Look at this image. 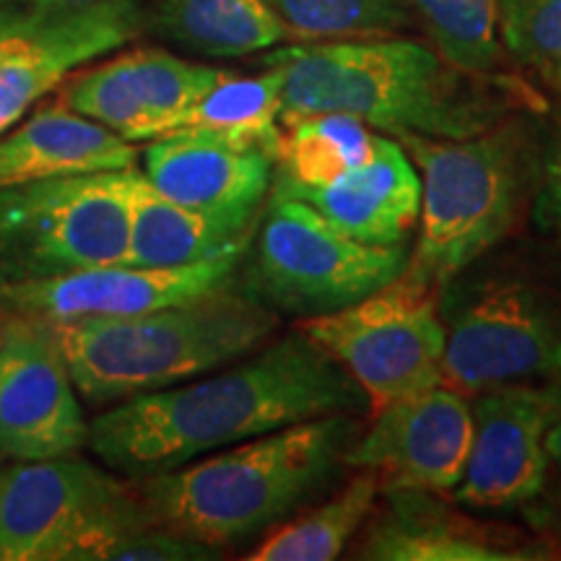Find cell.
<instances>
[{
	"label": "cell",
	"instance_id": "cell-26",
	"mask_svg": "<svg viewBox=\"0 0 561 561\" xmlns=\"http://www.w3.org/2000/svg\"><path fill=\"white\" fill-rule=\"evenodd\" d=\"M413 11L424 21L426 32L455 70L483 76L500 60V24L502 0H411Z\"/></svg>",
	"mask_w": 561,
	"mask_h": 561
},
{
	"label": "cell",
	"instance_id": "cell-27",
	"mask_svg": "<svg viewBox=\"0 0 561 561\" xmlns=\"http://www.w3.org/2000/svg\"><path fill=\"white\" fill-rule=\"evenodd\" d=\"M301 42L388 34L411 24V0H265Z\"/></svg>",
	"mask_w": 561,
	"mask_h": 561
},
{
	"label": "cell",
	"instance_id": "cell-31",
	"mask_svg": "<svg viewBox=\"0 0 561 561\" xmlns=\"http://www.w3.org/2000/svg\"><path fill=\"white\" fill-rule=\"evenodd\" d=\"M541 206L546 219L561 231V133L553 140L549 159H546V172H543V195Z\"/></svg>",
	"mask_w": 561,
	"mask_h": 561
},
{
	"label": "cell",
	"instance_id": "cell-4",
	"mask_svg": "<svg viewBox=\"0 0 561 561\" xmlns=\"http://www.w3.org/2000/svg\"><path fill=\"white\" fill-rule=\"evenodd\" d=\"M76 392L94 405L195 380L231 364L278 328L250 289H227L130 318L50 322Z\"/></svg>",
	"mask_w": 561,
	"mask_h": 561
},
{
	"label": "cell",
	"instance_id": "cell-32",
	"mask_svg": "<svg viewBox=\"0 0 561 561\" xmlns=\"http://www.w3.org/2000/svg\"><path fill=\"white\" fill-rule=\"evenodd\" d=\"M543 447H546V458H549V466H553V471H557L559 489H561V411L549 424V430H546Z\"/></svg>",
	"mask_w": 561,
	"mask_h": 561
},
{
	"label": "cell",
	"instance_id": "cell-13",
	"mask_svg": "<svg viewBox=\"0 0 561 561\" xmlns=\"http://www.w3.org/2000/svg\"><path fill=\"white\" fill-rule=\"evenodd\" d=\"M375 411L343 466L375 471L385 489L447 494L458 486L473 437V409L460 390L439 382Z\"/></svg>",
	"mask_w": 561,
	"mask_h": 561
},
{
	"label": "cell",
	"instance_id": "cell-35",
	"mask_svg": "<svg viewBox=\"0 0 561 561\" xmlns=\"http://www.w3.org/2000/svg\"><path fill=\"white\" fill-rule=\"evenodd\" d=\"M3 322H5V312L0 310V331H3Z\"/></svg>",
	"mask_w": 561,
	"mask_h": 561
},
{
	"label": "cell",
	"instance_id": "cell-15",
	"mask_svg": "<svg viewBox=\"0 0 561 561\" xmlns=\"http://www.w3.org/2000/svg\"><path fill=\"white\" fill-rule=\"evenodd\" d=\"M144 157L146 180L164 198L229 219H255L273 182L268 153L195 128L153 138Z\"/></svg>",
	"mask_w": 561,
	"mask_h": 561
},
{
	"label": "cell",
	"instance_id": "cell-19",
	"mask_svg": "<svg viewBox=\"0 0 561 561\" xmlns=\"http://www.w3.org/2000/svg\"><path fill=\"white\" fill-rule=\"evenodd\" d=\"M430 491L388 489L390 507L369 528L362 559L380 561H510L523 559L507 546L494 543L489 533L450 515Z\"/></svg>",
	"mask_w": 561,
	"mask_h": 561
},
{
	"label": "cell",
	"instance_id": "cell-34",
	"mask_svg": "<svg viewBox=\"0 0 561 561\" xmlns=\"http://www.w3.org/2000/svg\"><path fill=\"white\" fill-rule=\"evenodd\" d=\"M13 32H19V30H13V26H5V24H0V39H3V37H9V34H13Z\"/></svg>",
	"mask_w": 561,
	"mask_h": 561
},
{
	"label": "cell",
	"instance_id": "cell-3",
	"mask_svg": "<svg viewBox=\"0 0 561 561\" xmlns=\"http://www.w3.org/2000/svg\"><path fill=\"white\" fill-rule=\"evenodd\" d=\"M263 62L280 76V123L335 112L390 136L430 138H471L494 123L460 70L416 39L305 42Z\"/></svg>",
	"mask_w": 561,
	"mask_h": 561
},
{
	"label": "cell",
	"instance_id": "cell-33",
	"mask_svg": "<svg viewBox=\"0 0 561 561\" xmlns=\"http://www.w3.org/2000/svg\"><path fill=\"white\" fill-rule=\"evenodd\" d=\"M26 5H30V0H0V24L21 30L24 26Z\"/></svg>",
	"mask_w": 561,
	"mask_h": 561
},
{
	"label": "cell",
	"instance_id": "cell-18",
	"mask_svg": "<svg viewBox=\"0 0 561 561\" xmlns=\"http://www.w3.org/2000/svg\"><path fill=\"white\" fill-rule=\"evenodd\" d=\"M130 195V265H187L248 248L255 234L252 219L203 214L164 198L146 174L125 170Z\"/></svg>",
	"mask_w": 561,
	"mask_h": 561
},
{
	"label": "cell",
	"instance_id": "cell-14",
	"mask_svg": "<svg viewBox=\"0 0 561 561\" xmlns=\"http://www.w3.org/2000/svg\"><path fill=\"white\" fill-rule=\"evenodd\" d=\"M559 411L557 388L507 385L481 392L455 502L471 510H510L536 500L549 471L546 430Z\"/></svg>",
	"mask_w": 561,
	"mask_h": 561
},
{
	"label": "cell",
	"instance_id": "cell-23",
	"mask_svg": "<svg viewBox=\"0 0 561 561\" xmlns=\"http://www.w3.org/2000/svg\"><path fill=\"white\" fill-rule=\"evenodd\" d=\"M280 76L265 68L261 76H231L219 81L195 104L182 128L214 133L229 144L261 149L276 159L280 140Z\"/></svg>",
	"mask_w": 561,
	"mask_h": 561
},
{
	"label": "cell",
	"instance_id": "cell-2",
	"mask_svg": "<svg viewBox=\"0 0 561 561\" xmlns=\"http://www.w3.org/2000/svg\"><path fill=\"white\" fill-rule=\"evenodd\" d=\"M356 413L261 434L140 481L149 515L182 538L224 549L261 536L320 494L359 437Z\"/></svg>",
	"mask_w": 561,
	"mask_h": 561
},
{
	"label": "cell",
	"instance_id": "cell-9",
	"mask_svg": "<svg viewBox=\"0 0 561 561\" xmlns=\"http://www.w3.org/2000/svg\"><path fill=\"white\" fill-rule=\"evenodd\" d=\"M362 385L371 409L442 382L445 325L434 289L409 271L299 328Z\"/></svg>",
	"mask_w": 561,
	"mask_h": 561
},
{
	"label": "cell",
	"instance_id": "cell-12",
	"mask_svg": "<svg viewBox=\"0 0 561 561\" xmlns=\"http://www.w3.org/2000/svg\"><path fill=\"white\" fill-rule=\"evenodd\" d=\"M248 248L187 265H100L37 284L0 286V310L42 322L130 318L234 284Z\"/></svg>",
	"mask_w": 561,
	"mask_h": 561
},
{
	"label": "cell",
	"instance_id": "cell-7",
	"mask_svg": "<svg viewBox=\"0 0 561 561\" xmlns=\"http://www.w3.org/2000/svg\"><path fill=\"white\" fill-rule=\"evenodd\" d=\"M146 512L138 491L76 453L16 462L0 473V561H96Z\"/></svg>",
	"mask_w": 561,
	"mask_h": 561
},
{
	"label": "cell",
	"instance_id": "cell-10",
	"mask_svg": "<svg viewBox=\"0 0 561 561\" xmlns=\"http://www.w3.org/2000/svg\"><path fill=\"white\" fill-rule=\"evenodd\" d=\"M442 325V382L455 390L561 380V314L523 280L450 291Z\"/></svg>",
	"mask_w": 561,
	"mask_h": 561
},
{
	"label": "cell",
	"instance_id": "cell-17",
	"mask_svg": "<svg viewBox=\"0 0 561 561\" xmlns=\"http://www.w3.org/2000/svg\"><path fill=\"white\" fill-rule=\"evenodd\" d=\"M130 140L66 104H45L19 128L0 136V187L136 167Z\"/></svg>",
	"mask_w": 561,
	"mask_h": 561
},
{
	"label": "cell",
	"instance_id": "cell-22",
	"mask_svg": "<svg viewBox=\"0 0 561 561\" xmlns=\"http://www.w3.org/2000/svg\"><path fill=\"white\" fill-rule=\"evenodd\" d=\"M382 481L375 471L354 476L339 494L291 523L278 525L255 546L250 561H328L341 557L354 533L367 520Z\"/></svg>",
	"mask_w": 561,
	"mask_h": 561
},
{
	"label": "cell",
	"instance_id": "cell-16",
	"mask_svg": "<svg viewBox=\"0 0 561 561\" xmlns=\"http://www.w3.org/2000/svg\"><path fill=\"white\" fill-rule=\"evenodd\" d=\"M346 234L371 244H403L419 221L421 180L398 138H380L364 164L294 195Z\"/></svg>",
	"mask_w": 561,
	"mask_h": 561
},
{
	"label": "cell",
	"instance_id": "cell-5",
	"mask_svg": "<svg viewBox=\"0 0 561 561\" xmlns=\"http://www.w3.org/2000/svg\"><path fill=\"white\" fill-rule=\"evenodd\" d=\"M421 180V231L405 271L434 291L512 229L525 198V153L510 130L471 138L396 136Z\"/></svg>",
	"mask_w": 561,
	"mask_h": 561
},
{
	"label": "cell",
	"instance_id": "cell-28",
	"mask_svg": "<svg viewBox=\"0 0 561 561\" xmlns=\"http://www.w3.org/2000/svg\"><path fill=\"white\" fill-rule=\"evenodd\" d=\"M73 68L76 60L68 53L24 30L0 39V136Z\"/></svg>",
	"mask_w": 561,
	"mask_h": 561
},
{
	"label": "cell",
	"instance_id": "cell-25",
	"mask_svg": "<svg viewBox=\"0 0 561 561\" xmlns=\"http://www.w3.org/2000/svg\"><path fill=\"white\" fill-rule=\"evenodd\" d=\"M121 60L149 117L153 138L180 130L201 96L221 76V70L182 60L164 50H136L121 55Z\"/></svg>",
	"mask_w": 561,
	"mask_h": 561
},
{
	"label": "cell",
	"instance_id": "cell-8",
	"mask_svg": "<svg viewBox=\"0 0 561 561\" xmlns=\"http://www.w3.org/2000/svg\"><path fill=\"white\" fill-rule=\"evenodd\" d=\"M405 265L403 244L362 242L307 203L273 198L255 240L250 291L273 310L318 318L382 289Z\"/></svg>",
	"mask_w": 561,
	"mask_h": 561
},
{
	"label": "cell",
	"instance_id": "cell-20",
	"mask_svg": "<svg viewBox=\"0 0 561 561\" xmlns=\"http://www.w3.org/2000/svg\"><path fill=\"white\" fill-rule=\"evenodd\" d=\"M380 133L351 115H307L284 121L273 159V198L320 187L359 167L375 153Z\"/></svg>",
	"mask_w": 561,
	"mask_h": 561
},
{
	"label": "cell",
	"instance_id": "cell-21",
	"mask_svg": "<svg viewBox=\"0 0 561 561\" xmlns=\"http://www.w3.org/2000/svg\"><path fill=\"white\" fill-rule=\"evenodd\" d=\"M157 26L174 45L208 58H242L289 39L265 0H159Z\"/></svg>",
	"mask_w": 561,
	"mask_h": 561
},
{
	"label": "cell",
	"instance_id": "cell-11",
	"mask_svg": "<svg viewBox=\"0 0 561 561\" xmlns=\"http://www.w3.org/2000/svg\"><path fill=\"white\" fill-rule=\"evenodd\" d=\"M89 439L76 385L50 322L5 312L0 331V458L79 453Z\"/></svg>",
	"mask_w": 561,
	"mask_h": 561
},
{
	"label": "cell",
	"instance_id": "cell-24",
	"mask_svg": "<svg viewBox=\"0 0 561 561\" xmlns=\"http://www.w3.org/2000/svg\"><path fill=\"white\" fill-rule=\"evenodd\" d=\"M21 30L60 47L81 66L136 37L138 0H30Z\"/></svg>",
	"mask_w": 561,
	"mask_h": 561
},
{
	"label": "cell",
	"instance_id": "cell-30",
	"mask_svg": "<svg viewBox=\"0 0 561 561\" xmlns=\"http://www.w3.org/2000/svg\"><path fill=\"white\" fill-rule=\"evenodd\" d=\"M504 47L561 91V0H502Z\"/></svg>",
	"mask_w": 561,
	"mask_h": 561
},
{
	"label": "cell",
	"instance_id": "cell-1",
	"mask_svg": "<svg viewBox=\"0 0 561 561\" xmlns=\"http://www.w3.org/2000/svg\"><path fill=\"white\" fill-rule=\"evenodd\" d=\"M367 409L362 385L299 331L216 377L125 398L91 421L87 442L110 471L149 479L299 421Z\"/></svg>",
	"mask_w": 561,
	"mask_h": 561
},
{
	"label": "cell",
	"instance_id": "cell-29",
	"mask_svg": "<svg viewBox=\"0 0 561 561\" xmlns=\"http://www.w3.org/2000/svg\"><path fill=\"white\" fill-rule=\"evenodd\" d=\"M62 104L125 140H153V130L121 58L91 68L68 83Z\"/></svg>",
	"mask_w": 561,
	"mask_h": 561
},
{
	"label": "cell",
	"instance_id": "cell-6",
	"mask_svg": "<svg viewBox=\"0 0 561 561\" xmlns=\"http://www.w3.org/2000/svg\"><path fill=\"white\" fill-rule=\"evenodd\" d=\"M128 244L125 170L0 187V286L125 263Z\"/></svg>",
	"mask_w": 561,
	"mask_h": 561
}]
</instances>
